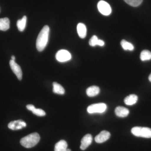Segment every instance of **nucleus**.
<instances>
[{
    "mask_svg": "<svg viewBox=\"0 0 151 151\" xmlns=\"http://www.w3.org/2000/svg\"><path fill=\"white\" fill-rule=\"evenodd\" d=\"M50 29L45 25L42 29L38 36L36 41V47L39 51H42L47 45L49 35Z\"/></svg>",
    "mask_w": 151,
    "mask_h": 151,
    "instance_id": "1",
    "label": "nucleus"
},
{
    "mask_svg": "<svg viewBox=\"0 0 151 151\" xmlns=\"http://www.w3.org/2000/svg\"><path fill=\"white\" fill-rule=\"evenodd\" d=\"M40 140V136L37 133H33L22 138L20 143L22 146L27 148L35 147Z\"/></svg>",
    "mask_w": 151,
    "mask_h": 151,
    "instance_id": "2",
    "label": "nucleus"
},
{
    "mask_svg": "<svg viewBox=\"0 0 151 151\" xmlns=\"http://www.w3.org/2000/svg\"><path fill=\"white\" fill-rule=\"evenodd\" d=\"M132 133L136 137L145 138H151V129L147 127H134L132 129Z\"/></svg>",
    "mask_w": 151,
    "mask_h": 151,
    "instance_id": "3",
    "label": "nucleus"
},
{
    "mask_svg": "<svg viewBox=\"0 0 151 151\" xmlns=\"http://www.w3.org/2000/svg\"><path fill=\"white\" fill-rule=\"evenodd\" d=\"M107 105L105 103H99L89 105L87 108V111L89 113H103L107 109Z\"/></svg>",
    "mask_w": 151,
    "mask_h": 151,
    "instance_id": "4",
    "label": "nucleus"
},
{
    "mask_svg": "<svg viewBox=\"0 0 151 151\" xmlns=\"http://www.w3.org/2000/svg\"><path fill=\"white\" fill-rule=\"evenodd\" d=\"M97 8L100 13L103 15H109L112 12L111 6L108 3L104 1H100L98 2Z\"/></svg>",
    "mask_w": 151,
    "mask_h": 151,
    "instance_id": "5",
    "label": "nucleus"
},
{
    "mask_svg": "<svg viewBox=\"0 0 151 151\" xmlns=\"http://www.w3.org/2000/svg\"><path fill=\"white\" fill-rule=\"evenodd\" d=\"M55 58L58 61L60 62H64L68 61L71 58L70 52L65 50H61L57 52Z\"/></svg>",
    "mask_w": 151,
    "mask_h": 151,
    "instance_id": "6",
    "label": "nucleus"
},
{
    "mask_svg": "<svg viewBox=\"0 0 151 151\" xmlns=\"http://www.w3.org/2000/svg\"><path fill=\"white\" fill-rule=\"evenodd\" d=\"M11 69L14 73L16 75L19 80H21L22 78V72L20 66L15 62V60H11L9 62Z\"/></svg>",
    "mask_w": 151,
    "mask_h": 151,
    "instance_id": "7",
    "label": "nucleus"
},
{
    "mask_svg": "<svg viewBox=\"0 0 151 151\" xmlns=\"http://www.w3.org/2000/svg\"><path fill=\"white\" fill-rule=\"evenodd\" d=\"M26 126V123L22 120L12 121L10 122L8 124L9 129L12 130L21 129Z\"/></svg>",
    "mask_w": 151,
    "mask_h": 151,
    "instance_id": "8",
    "label": "nucleus"
},
{
    "mask_svg": "<svg viewBox=\"0 0 151 151\" xmlns=\"http://www.w3.org/2000/svg\"><path fill=\"white\" fill-rule=\"evenodd\" d=\"M111 137L110 132L106 131H102L95 137V141L97 143H102L108 140Z\"/></svg>",
    "mask_w": 151,
    "mask_h": 151,
    "instance_id": "9",
    "label": "nucleus"
},
{
    "mask_svg": "<svg viewBox=\"0 0 151 151\" xmlns=\"http://www.w3.org/2000/svg\"><path fill=\"white\" fill-rule=\"evenodd\" d=\"M92 137L90 134H87L83 137L81 140L80 149L82 150H86L92 142Z\"/></svg>",
    "mask_w": 151,
    "mask_h": 151,
    "instance_id": "10",
    "label": "nucleus"
},
{
    "mask_svg": "<svg viewBox=\"0 0 151 151\" xmlns=\"http://www.w3.org/2000/svg\"><path fill=\"white\" fill-rule=\"evenodd\" d=\"M115 113L119 117L124 118L127 117L129 113V111L127 108L122 106H119L115 109Z\"/></svg>",
    "mask_w": 151,
    "mask_h": 151,
    "instance_id": "11",
    "label": "nucleus"
},
{
    "mask_svg": "<svg viewBox=\"0 0 151 151\" xmlns=\"http://www.w3.org/2000/svg\"><path fill=\"white\" fill-rule=\"evenodd\" d=\"M100 89L98 86H92L87 88L86 90V93L87 96L90 97H94L98 95L100 93Z\"/></svg>",
    "mask_w": 151,
    "mask_h": 151,
    "instance_id": "12",
    "label": "nucleus"
},
{
    "mask_svg": "<svg viewBox=\"0 0 151 151\" xmlns=\"http://www.w3.org/2000/svg\"><path fill=\"white\" fill-rule=\"evenodd\" d=\"M77 31L79 37L82 39L86 37L87 30L86 26L84 24L81 23L78 24L77 26Z\"/></svg>",
    "mask_w": 151,
    "mask_h": 151,
    "instance_id": "13",
    "label": "nucleus"
},
{
    "mask_svg": "<svg viewBox=\"0 0 151 151\" xmlns=\"http://www.w3.org/2000/svg\"><path fill=\"white\" fill-rule=\"evenodd\" d=\"M68 144L66 141L61 140L55 144V151H67Z\"/></svg>",
    "mask_w": 151,
    "mask_h": 151,
    "instance_id": "14",
    "label": "nucleus"
},
{
    "mask_svg": "<svg viewBox=\"0 0 151 151\" xmlns=\"http://www.w3.org/2000/svg\"><path fill=\"white\" fill-rule=\"evenodd\" d=\"M89 44L92 47H94L96 45L103 46L105 45V42L103 40H99L96 35H94L89 40Z\"/></svg>",
    "mask_w": 151,
    "mask_h": 151,
    "instance_id": "15",
    "label": "nucleus"
},
{
    "mask_svg": "<svg viewBox=\"0 0 151 151\" xmlns=\"http://www.w3.org/2000/svg\"><path fill=\"white\" fill-rule=\"evenodd\" d=\"M138 99V98L137 95L134 94H130L124 99V103L127 105H133L137 103Z\"/></svg>",
    "mask_w": 151,
    "mask_h": 151,
    "instance_id": "16",
    "label": "nucleus"
},
{
    "mask_svg": "<svg viewBox=\"0 0 151 151\" xmlns=\"http://www.w3.org/2000/svg\"><path fill=\"white\" fill-rule=\"evenodd\" d=\"M10 28V20L8 18L0 19V30H7Z\"/></svg>",
    "mask_w": 151,
    "mask_h": 151,
    "instance_id": "17",
    "label": "nucleus"
},
{
    "mask_svg": "<svg viewBox=\"0 0 151 151\" xmlns=\"http://www.w3.org/2000/svg\"><path fill=\"white\" fill-rule=\"evenodd\" d=\"M53 92L55 94H63L65 93V89L61 85L57 82H53Z\"/></svg>",
    "mask_w": 151,
    "mask_h": 151,
    "instance_id": "18",
    "label": "nucleus"
},
{
    "mask_svg": "<svg viewBox=\"0 0 151 151\" xmlns=\"http://www.w3.org/2000/svg\"><path fill=\"white\" fill-rule=\"evenodd\" d=\"M27 19V17L24 16L22 18L18 20L17 22V26L19 31L22 32L24 30L26 25Z\"/></svg>",
    "mask_w": 151,
    "mask_h": 151,
    "instance_id": "19",
    "label": "nucleus"
},
{
    "mask_svg": "<svg viewBox=\"0 0 151 151\" xmlns=\"http://www.w3.org/2000/svg\"><path fill=\"white\" fill-rule=\"evenodd\" d=\"M121 45L124 50L132 51L134 50V46L132 43L128 42L125 40H123L121 42Z\"/></svg>",
    "mask_w": 151,
    "mask_h": 151,
    "instance_id": "20",
    "label": "nucleus"
},
{
    "mask_svg": "<svg viewBox=\"0 0 151 151\" xmlns=\"http://www.w3.org/2000/svg\"><path fill=\"white\" fill-rule=\"evenodd\" d=\"M140 59L142 61H146L151 59V52L148 50H144L141 52Z\"/></svg>",
    "mask_w": 151,
    "mask_h": 151,
    "instance_id": "21",
    "label": "nucleus"
},
{
    "mask_svg": "<svg viewBox=\"0 0 151 151\" xmlns=\"http://www.w3.org/2000/svg\"><path fill=\"white\" fill-rule=\"evenodd\" d=\"M130 6L133 7L138 6L142 2L143 0H124Z\"/></svg>",
    "mask_w": 151,
    "mask_h": 151,
    "instance_id": "22",
    "label": "nucleus"
},
{
    "mask_svg": "<svg viewBox=\"0 0 151 151\" xmlns=\"http://www.w3.org/2000/svg\"><path fill=\"white\" fill-rule=\"evenodd\" d=\"M32 112L34 114L38 116H44L46 115L45 112L41 109H36L35 108Z\"/></svg>",
    "mask_w": 151,
    "mask_h": 151,
    "instance_id": "23",
    "label": "nucleus"
},
{
    "mask_svg": "<svg viewBox=\"0 0 151 151\" xmlns=\"http://www.w3.org/2000/svg\"><path fill=\"white\" fill-rule=\"evenodd\" d=\"M27 108L28 110L31 111L32 112L35 108V107L33 105H31V104L27 105Z\"/></svg>",
    "mask_w": 151,
    "mask_h": 151,
    "instance_id": "24",
    "label": "nucleus"
},
{
    "mask_svg": "<svg viewBox=\"0 0 151 151\" xmlns=\"http://www.w3.org/2000/svg\"><path fill=\"white\" fill-rule=\"evenodd\" d=\"M12 60H15V56H14V55H12Z\"/></svg>",
    "mask_w": 151,
    "mask_h": 151,
    "instance_id": "25",
    "label": "nucleus"
},
{
    "mask_svg": "<svg viewBox=\"0 0 151 151\" xmlns=\"http://www.w3.org/2000/svg\"><path fill=\"white\" fill-rule=\"evenodd\" d=\"M149 81H150V82H151V74H150V75L149 76Z\"/></svg>",
    "mask_w": 151,
    "mask_h": 151,
    "instance_id": "26",
    "label": "nucleus"
},
{
    "mask_svg": "<svg viewBox=\"0 0 151 151\" xmlns=\"http://www.w3.org/2000/svg\"><path fill=\"white\" fill-rule=\"evenodd\" d=\"M67 151H71V150L70 149H67Z\"/></svg>",
    "mask_w": 151,
    "mask_h": 151,
    "instance_id": "27",
    "label": "nucleus"
}]
</instances>
